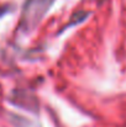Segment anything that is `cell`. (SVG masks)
Here are the masks:
<instances>
[{
    "label": "cell",
    "instance_id": "cell-1",
    "mask_svg": "<svg viewBox=\"0 0 126 127\" xmlns=\"http://www.w3.org/2000/svg\"><path fill=\"white\" fill-rule=\"evenodd\" d=\"M53 0H27L24 11V22L29 26L40 21Z\"/></svg>",
    "mask_w": 126,
    "mask_h": 127
}]
</instances>
